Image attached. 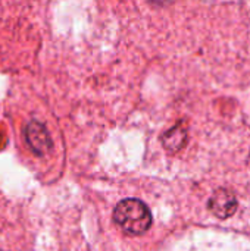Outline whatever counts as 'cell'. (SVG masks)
<instances>
[{"label": "cell", "instance_id": "cell-5", "mask_svg": "<svg viewBox=\"0 0 250 251\" xmlns=\"http://www.w3.org/2000/svg\"><path fill=\"white\" fill-rule=\"evenodd\" d=\"M187 143V128L183 124H177L174 128L167 131L162 137V144L168 151H178Z\"/></svg>", "mask_w": 250, "mask_h": 251}, {"label": "cell", "instance_id": "cell-4", "mask_svg": "<svg viewBox=\"0 0 250 251\" xmlns=\"http://www.w3.org/2000/svg\"><path fill=\"white\" fill-rule=\"evenodd\" d=\"M209 209L220 219L230 218L237 210V199L230 190H217L209 200Z\"/></svg>", "mask_w": 250, "mask_h": 251}, {"label": "cell", "instance_id": "cell-3", "mask_svg": "<svg viewBox=\"0 0 250 251\" xmlns=\"http://www.w3.org/2000/svg\"><path fill=\"white\" fill-rule=\"evenodd\" d=\"M25 140H27L29 149L37 156L47 154L52 150V146H53L47 128L38 121H31L27 125V128H25Z\"/></svg>", "mask_w": 250, "mask_h": 251}, {"label": "cell", "instance_id": "cell-2", "mask_svg": "<svg viewBox=\"0 0 250 251\" xmlns=\"http://www.w3.org/2000/svg\"><path fill=\"white\" fill-rule=\"evenodd\" d=\"M113 219L125 232L134 235L146 232L152 225L149 207L137 199L122 200L113 212Z\"/></svg>", "mask_w": 250, "mask_h": 251}, {"label": "cell", "instance_id": "cell-1", "mask_svg": "<svg viewBox=\"0 0 250 251\" xmlns=\"http://www.w3.org/2000/svg\"><path fill=\"white\" fill-rule=\"evenodd\" d=\"M161 251H250V240L242 235L221 231H193Z\"/></svg>", "mask_w": 250, "mask_h": 251}, {"label": "cell", "instance_id": "cell-6", "mask_svg": "<svg viewBox=\"0 0 250 251\" xmlns=\"http://www.w3.org/2000/svg\"><path fill=\"white\" fill-rule=\"evenodd\" d=\"M150 1L155 3V4H158V6H167V4L172 3L174 0H150Z\"/></svg>", "mask_w": 250, "mask_h": 251}]
</instances>
